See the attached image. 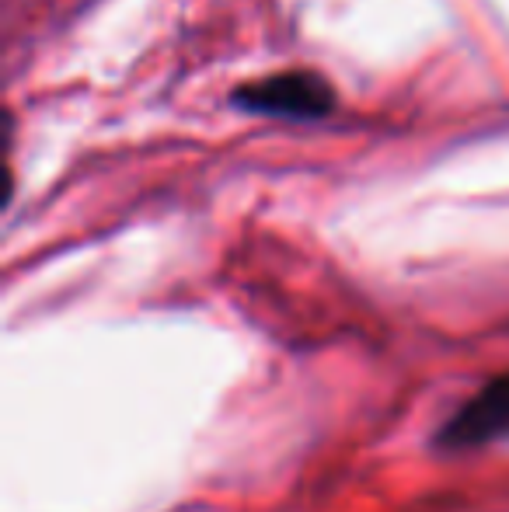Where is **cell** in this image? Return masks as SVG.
<instances>
[{
  "label": "cell",
  "mask_w": 509,
  "mask_h": 512,
  "mask_svg": "<svg viewBox=\"0 0 509 512\" xmlns=\"http://www.w3.org/2000/svg\"><path fill=\"white\" fill-rule=\"evenodd\" d=\"M509 439V373L475 391L436 432V450L464 453Z\"/></svg>",
  "instance_id": "7a4b0ae2"
},
{
  "label": "cell",
  "mask_w": 509,
  "mask_h": 512,
  "mask_svg": "<svg viewBox=\"0 0 509 512\" xmlns=\"http://www.w3.org/2000/svg\"><path fill=\"white\" fill-rule=\"evenodd\" d=\"M231 102L245 112L279 119H325L335 108V88L314 70H279L238 88Z\"/></svg>",
  "instance_id": "6da1fadb"
}]
</instances>
